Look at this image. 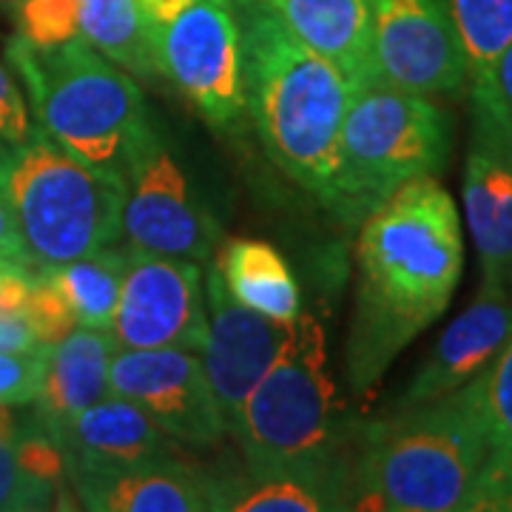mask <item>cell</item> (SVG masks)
<instances>
[{"mask_svg": "<svg viewBox=\"0 0 512 512\" xmlns=\"http://www.w3.org/2000/svg\"><path fill=\"white\" fill-rule=\"evenodd\" d=\"M6 66L29 94L35 126L74 160L120 183L128 148L151 114L134 74L86 40L35 46L20 35L6 43Z\"/></svg>", "mask_w": 512, "mask_h": 512, "instance_id": "277c9868", "label": "cell"}, {"mask_svg": "<svg viewBox=\"0 0 512 512\" xmlns=\"http://www.w3.org/2000/svg\"><path fill=\"white\" fill-rule=\"evenodd\" d=\"M461 512H512V453L490 450Z\"/></svg>", "mask_w": 512, "mask_h": 512, "instance_id": "f1b7e54d", "label": "cell"}, {"mask_svg": "<svg viewBox=\"0 0 512 512\" xmlns=\"http://www.w3.org/2000/svg\"><path fill=\"white\" fill-rule=\"evenodd\" d=\"M461 271V220L439 177L402 185L359 222L356 302L345 342L353 393L373 390L399 353L447 311Z\"/></svg>", "mask_w": 512, "mask_h": 512, "instance_id": "6da1fadb", "label": "cell"}, {"mask_svg": "<svg viewBox=\"0 0 512 512\" xmlns=\"http://www.w3.org/2000/svg\"><path fill=\"white\" fill-rule=\"evenodd\" d=\"M512 333V285L498 279H481L473 302L441 330L436 345L427 350L399 399L390 404L413 407L433 402L473 382L495 359Z\"/></svg>", "mask_w": 512, "mask_h": 512, "instance_id": "9a60e30c", "label": "cell"}, {"mask_svg": "<svg viewBox=\"0 0 512 512\" xmlns=\"http://www.w3.org/2000/svg\"><path fill=\"white\" fill-rule=\"evenodd\" d=\"M26 316H29V325H32L37 342L43 348H52L77 328V319H74L69 302L63 299V293L57 291V285L46 271H40L29 285Z\"/></svg>", "mask_w": 512, "mask_h": 512, "instance_id": "4316f807", "label": "cell"}, {"mask_svg": "<svg viewBox=\"0 0 512 512\" xmlns=\"http://www.w3.org/2000/svg\"><path fill=\"white\" fill-rule=\"evenodd\" d=\"M46 433L60 447L66 476L72 470H111L177 453V441L168 439L143 407L117 393H109Z\"/></svg>", "mask_w": 512, "mask_h": 512, "instance_id": "d6986e66", "label": "cell"}, {"mask_svg": "<svg viewBox=\"0 0 512 512\" xmlns=\"http://www.w3.org/2000/svg\"><path fill=\"white\" fill-rule=\"evenodd\" d=\"M126 259V245L123 248L109 245L46 271L57 285V291L69 302L77 328H111L123 276H126Z\"/></svg>", "mask_w": 512, "mask_h": 512, "instance_id": "cb8c5ba5", "label": "cell"}, {"mask_svg": "<svg viewBox=\"0 0 512 512\" xmlns=\"http://www.w3.org/2000/svg\"><path fill=\"white\" fill-rule=\"evenodd\" d=\"M0 256H9V259H18V262H26V265H35L32 256L23 245V237L18 231V222H15V214L9 208V200L6 194L0 191ZM37 268V265H35ZM43 271V268H40Z\"/></svg>", "mask_w": 512, "mask_h": 512, "instance_id": "4dcf8cb0", "label": "cell"}, {"mask_svg": "<svg viewBox=\"0 0 512 512\" xmlns=\"http://www.w3.org/2000/svg\"><path fill=\"white\" fill-rule=\"evenodd\" d=\"M126 251V276L109 328L114 345L120 350L185 348L200 353L208 330L200 262Z\"/></svg>", "mask_w": 512, "mask_h": 512, "instance_id": "8fae6325", "label": "cell"}, {"mask_svg": "<svg viewBox=\"0 0 512 512\" xmlns=\"http://www.w3.org/2000/svg\"><path fill=\"white\" fill-rule=\"evenodd\" d=\"M46 348L0 350V404L29 407L43 379Z\"/></svg>", "mask_w": 512, "mask_h": 512, "instance_id": "83f0119b", "label": "cell"}, {"mask_svg": "<svg viewBox=\"0 0 512 512\" xmlns=\"http://www.w3.org/2000/svg\"><path fill=\"white\" fill-rule=\"evenodd\" d=\"M242 32L245 109L274 165L330 208L339 131L356 83L316 55L262 3L234 0Z\"/></svg>", "mask_w": 512, "mask_h": 512, "instance_id": "7a4b0ae2", "label": "cell"}, {"mask_svg": "<svg viewBox=\"0 0 512 512\" xmlns=\"http://www.w3.org/2000/svg\"><path fill=\"white\" fill-rule=\"evenodd\" d=\"M225 288L251 311L293 322L302 313V293L288 262L262 239H228L214 254Z\"/></svg>", "mask_w": 512, "mask_h": 512, "instance_id": "603a6c76", "label": "cell"}, {"mask_svg": "<svg viewBox=\"0 0 512 512\" xmlns=\"http://www.w3.org/2000/svg\"><path fill=\"white\" fill-rule=\"evenodd\" d=\"M453 154V117L433 97L365 83L339 131L330 214L359 228L402 185L439 177Z\"/></svg>", "mask_w": 512, "mask_h": 512, "instance_id": "5b68a950", "label": "cell"}, {"mask_svg": "<svg viewBox=\"0 0 512 512\" xmlns=\"http://www.w3.org/2000/svg\"><path fill=\"white\" fill-rule=\"evenodd\" d=\"M356 427L339 416L322 325L299 313L288 348L242 404L231 436L242 470L265 473L348 453Z\"/></svg>", "mask_w": 512, "mask_h": 512, "instance_id": "8992f818", "label": "cell"}, {"mask_svg": "<svg viewBox=\"0 0 512 512\" xmlns=\"http://www.w3.org/2000/svg\"><path fill=\"white\" fill-rule=\"evenodd\" d=\"M205 313H208V330L200 356L231 436L242 413V404L251 396L259 379L274 367L282 350L288 348L299 316L293 322H282L242 305L225 288L214 259L205 271Z\"/></svg>", "mask_w": 512, "mask_h": 512, "instance_id": "5bb4252c", "label": "cell"}, {"mask_svg": "<svg viewBox=\"0 0 512 512\" xmlns=\"http://www.w3.org/2000/svg\"><path fill=\"white\" fill-rule=\"evenodd\" d=\"M35 120L23 97L18 77L6 63H0V143L9 148L20 146L32 137Z\"/></svg>", "mask_w": 512, "mask_h": 512, "instance_id": "f546056e", "label": "cell"}, {"mask_svg": "<svg viewBox=\"0 0 512 512\" xmlns=\"http://www.w3.org/2000/svg\"><path fill=\"white\" fill-rule=\"evenodd\" d=\"M487 86L498 94V100H501V103L507 106V111L512 114V40L510 46H507V49L498 55V60H495Z\"/></svg>", "mask_w": 512, "mask_h": 512, "instance_id": "1f68e13d", "label": "cell"}, {"mask_svg": "<svg viewBox=\"0 0 512 512\" xmlns=\"http://www.w3.org/2000/svg\"><path fill=\"white\" fill-rule=\"evenodd\" d=\"M18 35L35 46L86 40L134 77H154L137 0H18Z\"/></svg>", "mask_w": 512, "mask_h": 512, "instance_id": "2e32d148", "label": "cell"}, {"mask_svg": "<svg viewBox=\"0 0 512 512\" xmlns=\"http://www.w3.org/2000/svg\"><path fill=\"white\" fill-rule=\"evenodd\" d=\"M367 83L461 100L467 57L444 0H370Z\"/></svg>", "mask_w": 512, "mask_h": 512, "instance_id": "30bf717a", "label": "cell"}, {"mask_svg": "<svg viewBox=\"0 0 512 512\" xmlns=\"http://www.w3.org/2000/svg\"><path fill=\"white\" fill-rule=\"evenodd\" d=\"M74 501L92 512H211V476L168 456L111 470H72Z\"/></svg>", "mask_w": 512, "mask_h": 512, "instance_id": "ac0fdd59", "label": "cell"}, {"mask_svg": "<svg viewBox=\"0 0 512 512\" xmlns=\"http://www.w3.org/2000/svg\"><path fill=\"white\" fill-rule=\"evenodd\" d=\"M146 32L157 74L183 94L208 126L228 131L248 117L234 0H194L177 18L148 26Z\"/></svg>", "mask_w": 512, "mask_h": 512, "instance_id": "9c48e42d", "label": "cell"}, {"mask_svg": "<svg viewBox=\"0 0 512 512\" xmlns=\"http://www.w3.org/2000/svg\"><path fill=\"white\" fill-rule=\"evenodd\" d=\"M114 350L111 330L100 328H74L66 339L46 348L40 390L29 404L46 430H55L109 396Z\"/></svg>", "mask_w": 512, "mask_h": 512, "instance_id": "44dd1931", "label": "cell"}, {"mask_svg": "<svg viewBox=\"0 0 512 512\" xmlns=\"http://www.w3.org/2000/svg\"><path fill=\"white\" fill-rule=\"evenodd\" d=\"M6 148L9 146H3V143H0V163H3V154H6Z\"/></svg>", "mask_w": 512, "mask_h": 512, "instance_id": "836d02e7", "label": "cell"}, {"mask_svg": "<svg viewBox=\"0 0 512 512\" xmlns=\"http://www.w3.org/2000/svg\"><path fill=\"white\" fill-rule=\"evenodd\" d=\"M316 55L359 86L367 83L370 0H256Z\"/></svg>", "mask_w": 512, "mask_h": 512, "instance_id": "7402d4cb", "label": "cell"}, {"mask_svg": "<svg viewBox=\"0 0 512 512\" xmlns=\"http://www.w3.org/2000/svg\"><path fill=\"white\" fill-rule=\"evenodd\" d=\"M194 0H137L140 6V15L146 20L148 26H163L168 20H174L183 9H188Z\"/></svg>", "mask_w": 512, "mask_h": 512, "instance_id": "d6a6232c", "label": "cell"}, {"mask_svg": "<svg viewBox=\"0 0 512 512\" xmlns=\"http://www.w3.org/2000/svg\"><path fill=\"white\" fill-rule=\"evenodd\" d=\"M478 404L490 450L512 453V333L493 362L478 373Z\"/></svg>", "mask_w": 512, "mask_h": 512, "instance_id": "484cf974", "label": "cell"}, {"mask_svg": "<svg viewBox=\"0 0 512 512\" xmlns=\"http://www.w3.org/2000/svg\"><path fill=\"white\" fill-rule=\"evenodd\" d=\"M74 498L60 447L35 413L0 404V512L60 510Z\"/></svg>", "mask_w": 512, "mask_h": 512, "instance_id": "ffe728a7", "label": "cell"}, {"mask_svg": "<svg viewBox=\"0 0 512 512\" xmlns=\"http://www.w3.org/2000/svg\"><path fill=\"white\" fill-rule=\"evenodd\" d=\"M120 242L134 251L211 262L222 239L214 208L148 114L120 171Z\"/></svg>", "mask_w": 512, "mask_h": 512, "instance_id": "ba28073f", "label": "cell"}, {"mask_svg": "<svg viewBox=\"0 0 512 512\" xmlns=\"http://www.w3.org/2000/svg\"><path fill=\"white\" fill-rule=\"evenodd\" d=\"M111 393L143 407L165 436L191 450L217 447L228 427L197 350H114Z\"/></svg>", "mask_w": 512, "mask_h": 512, "instance_id": "4fadbf2b", "label": "cell"}, {"mask_svg": "<svg viewBox=\"0 0 512 512\" xmlns=\"http://www.w3.org/2000/svg\"><path fill=\"white\" fill-rule=\"evenodd\" d=\"M467 57V86H487L512 40V0H444Z\"/></svg>", "mask_w": 512, "mask_h": 512, "instance_id": "d4e9b609", "label": "cell"}, {"mask_svg": "<svg viewBox=\"0 0 512 512\" xmlns=\"http://www.w3.org/2000/svg\"><path fill=\"white\" fill-rule=\"evenodd\" d=\"M464 217L481 279L512 285V114L490 86H467Z\"/></svg>", "mask_w": 512, "mask_h": 512, "instance_id": "7c38bea8", "label": "cell"}, {"mask_svg": "<svg viewBox=\"0 0 512 512\" xmlns=\"http://www.w3.org/2000/svg\"><path fill=\"white\" fill-rule=\"evenodd\" d=\"M0 191L43 271L120 245V185L74 160L37 126L26 143L6 148Z\"/></svg>", "mask_w": 512, "mask_h": 512, "instance_id": "52a82bcc", "label": "cell"}, {"mask_svg": "<svg viewBox=\"0 0 512 512\" xmlns=\"http://www.w3.org/2000/svg\"><path fill=\"white\" fill-rule=\"evenodd\" d=\"M348 453L302 461L265 473H208L211 512H333L353 510Z\"/></svg>", "mask_w": 512, "mask_h": 512, "instance_id": "e0dca14e", "label": "cell"}, {"mask_svg": "<svg viewBox=\"0 0 512 512\" xmlns=\"http://www.w3.org/2000/svg\"><path fill=\"white\" fill-rule=\"evenodd\" d=\"M490 441L478 376L413 407H387L353 433V510L461 512Z\"/></svg>", "mask_w": 512, "mask_h": 512, "instance_id": "3957f363", "label": "cell"}]
</instances>
